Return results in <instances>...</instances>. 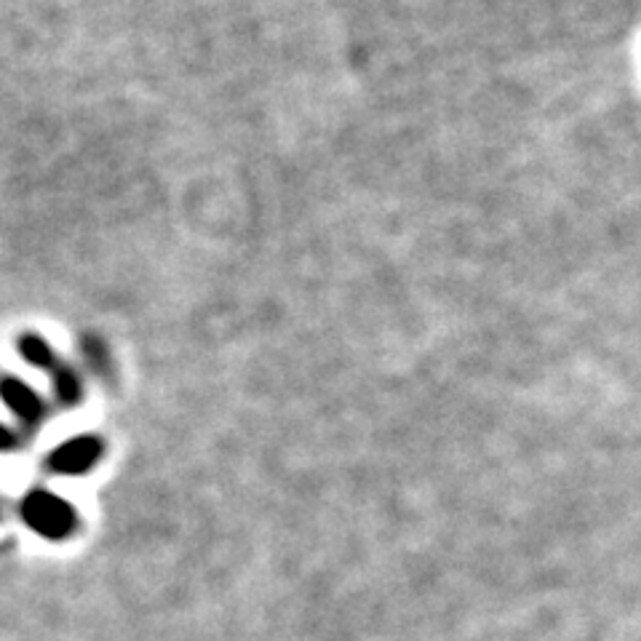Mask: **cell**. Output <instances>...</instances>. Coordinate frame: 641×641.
<instances>
[{"label":"cell","instance_id":"5b68a950","mask_svg":"<svg viewBox=\"0 0 641 641\" xmlns=\"http://www.w3.org/2000/svg\"><path fill=\"white\" fill-rule=\"evenodd\" d=\"M54 382H56V393H59L62 401H75L80 395V382L73 369H67V367L54 369Z\"/></svg>","mask_w":641,"mask_h":641},{"label":"cell","instance_id":"8992f818","mask_svg":"<svg viewBox=\"0 0 641 641\" xmlns=\"http://www.w3.org/2000/svg\"><path fill=\"white\" fill-rule=\"evenodd\" d=\"M11 446H14V433L0 425V452H9Z\"/></svg>","mask_w":641,"mask_h":641},{"label":"cell","instance_id":"6da1fadb","mask_svg":"<svg viewBox=\"0 0 641 641\" xmlns=\"http://www.w3.org/2000/svg\"><path fill=\"white\" fill-rule=\"evenodd\" d=\"M22 517L30 530L48 540H62L75 530V511L70 502L52 492H43V489H35L24 498Z\"/></svg>","mask_w":641,"mask_h":641},{"label":"cell","instance_id":"7a4b0ae2","mask_svg":"<svg viewBox=\"0 0 641 641\" xmlns=\"http://www.w3.org/2000/svg\"><path fill=\"white\" fill-rule=\"evenodd\" d=\"M99 457H102V444L91 436H78L73 442L62 444L59 449H54V455L48 457V465H52L54 474L80 476L89 474Z\"/></svg>","mask_w":641,"mask_h":641},{"label":"cell","instance_id":"3957f363","mask_svg":"<svg viewBox=\"0 0 641 641\" xmlns=\"http://www.w3.org/2000/svg\"><path fill=\"white\" fill-rule=\"evenodd\" d=\"M0 399L6 401V406H9L17 417L28 420V423H35V420L43 414V406H41V401H37V395L30 391L24 382L14 380V377H6V380L0 382Z\"/></svg>","mask_w":641,"mask_h":641},{"label":"cell","instance_id":"277c9868","mask_svg":"<svg viewBox=\"0 0 641 641\" xmlns=\"http://www.w3.org/2000/svg\"><path fill=\"white\" fill-rule=\"evenodd\" d=\"M19 354L28 363H33L37 369H56V358H54V350L48 348L46 339L35 337V335H28L19 339Z\"/></svg>","mask_w":641,"mask_h":641}]
</instances>
